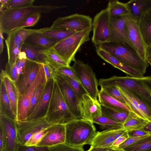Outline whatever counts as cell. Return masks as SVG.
Returning a JSON list of instances; mask_svg holds the SVG:
<instances>
[{
	"mask_svg": "<svg viewBox=\"0 0 151 151\" xmlns=\"http://www.w3.org/2000/svg\"><path fill=\"white\" fill-rule=\"evenodd\" d=\"M147 135L139 137H129L127 138L116 149L123 150L124 148L130 145L138 140L146 137Z\"/></svg>",
	"mask_w": 151,
	"mask_h": 151,
	"instance_id": "cell-50",
	"label": "cell"
},
{
	"mask_svg": "<svg viewBox=\"0 0 151 151\" xmlns=\"http://www.w3.org/2000/svg\"><path fill=\"white\" fill-rule=\"evenodd\" d=\"M39 70L33 83L19 97L16 121L26 120L28 116L32 98L36 88L46 82L43 63H39Z\"/></svg>",
	"mask_w": 151,
	"mask_h": 151,
	"instance_id": "cell-7",
	"label": "cell"
},
{
	"mask_svg": "<svg viewBox=\"0 0 151 151\" xmlns=\"http://www.w3.org/2000/svg\"><path fill=\"white\" fill-rule=\"evenodd\" d=\"M91 29L78 31L75 34L59 42L52 48L63 59L70 64L75 61V55L81 46L90 40Z\"/></svg>",
	"mask_w": 151,
	"mask_h": 151,
	"instance_id": "cell-6",
	"label": "cell"
},
{
	"mask_svg": "<svg viewBox=\"0 0 151 151\" xmlns=\"http://www.w3.org/2000/svg\"><path fill=\"white\" fill-rule=\"evenodd\" d=\"M0 79L4 85L12 110L16 117L18 100L20 94L15 83L7 75L5 70H1Z\"/></svg>",
	"mask_w": 151,
	"mask_h": 151,
	"instance_id": "cell-24",
	"label": "cell"
},
{
	"mask_svg": "<svg viewBox=\"0 0 151 151\" xmlns=\"http://www.w3.org/2000/svg\"><path fill=\"white\" fill-rule=\"evenodd\" d=\"M147 63L151 66V58L147 57Z\"/></svg>",
	"mask_w": 151,
	"mask_h": 151,
	"instance_id": "cell-59",
	"label": "cell"
},
{
	"mask_svg": "<svg viewBox=\"0 0 151 151\" xmlns=\"http://www.w3.org/2000/svg\"><path fill=\"white\" fill-rule=\"evenodd\" d=\"M112 149L111 148L96 147L91 146L89 149L87 151H111Z\"/></svg>",
	"mask_w": 151,
	"mask_h": 151,
	"instance_id": "cell-54",
	"label": "cell"
},
{
	"mask_svg": "<svg viewBox=\"0 0 151 151\" xmlns=\"http://www.w3.org/2000/svg\"><path fill=\"white\" fill-rule=\"evenodd\" d=\"M16 151H49V147L38 146H27L19 143Z\"/></svg>",
	"mask_w": 151,
	"mask_h": 151,
	"instance_id": "cell-48",
	"label": "cell"
},
{
	"mask_svg": "<svg viewBox=\"0 0 151 151\" xmlns=\"http://www.w3.org/2000/svg\"><path fill=\"white\" fill-rule=\"evenodd\" d=\"M16 122L19 143L23 145L33 134L54 124L48 123L45 116Z\"/></svg>",
	"mask_w": 151,
	"mask_h": 151,
	"instance_id": "cell-12",
	"label": "cell"
},
{
	"mask_svg": "<svg viewBox=\"0 0 151 151\" xmlns=\"http://www.w3.org/2000/svg\"><path fill=\"white\" fill-rule=\"evenodd\" d=\"M129 137L127 131L124 134L116 139L113 143L111 148L115 149Z\"/></svg>",
	"mask_w": 151,
	"mask_h": 151,
	"instance_id": "cell-52",
	"label": "cell"
},
{
	"mask_svg": "<svg viewBox=\"0 0 151 151\" xmlns=\"http://www.w3.org/2000/svg\"><path fill=\"white\" fill-rule=\"evenodd\" d=\"M49 151H85L83 147H73L65 143L49 147Z\"/></svg>",
	"mask_w": 151,
	"mask_h": 151,
	"instance_id": "cell-43",
	"label": "cell"
},
{
	"mask_svg": "<svg viewBox=\"0 0 151 151\" xmlns=\"http://www.w3.org/2000/svg\"><path fill=\"white\" fill-rule=\"evenodd\" d=\"M45 117L48 123L52 124L65 125L77 119L66 104L56 79Z\"/></svg>",
	"mask_w": 151,
	"mask_h": 151,
	"instance_id": "cell-5",
	"label": "cell"
},
{
	"mask_svg": "<svg viewBox=\"0 0 151 151\" xmlns=\"http://www.w3.org/2000/svg\"><path fill=\"white\" fill-rule=\"evenodd\" d=\"M127 132L129 137H139L150 134L142 129L127 131Z\"/></svg>",
	"mask_w": 151,
	"mask_h": 151,
	"instance_id": "cell-51",
	"label": "cell"
},
{
	"mask_svg": "<svg viewBox=\"0 0 151 151\" xmlns=\"http://www.w3.org/2000/svg\"><path fill=\"white\" fill-rule=\"evenodd\" d=\"M45 63L50 65L55 69L62 66H70V64L63 59L52 49L40 50Z\"/></svg>",
	"mask_w": 151,
	"mask_h": 151,
	"instance_id": "cell-28",
	"label": "cell"
},
{
	"mask_svg": "<svg viewBox=\"0 0 151 151\" xmlns=\"http://www.w3.org/2000/svg\"><path fill=\"white\" fill-rule=\"evenodd\" d=\"M148 122L133 112L130 111L127 118L123 124V127L127 131L140 129L144 127Z\"/></svg>",
	"mask_w": 151,
	"mask_h": 151,
	"instance_id": "cell-32",
	"label": "cell"
},
{
	"mask_svg": "<svg viewBox=\"0 0 151 151\" xmlns=\"http://www.w3.org/2000/svg\"><path fill=\"white\" fill-rule=\"evenodd\" d=\"M0 115L7 116L16 120V117L12 110L5 87L1 80L0 85Z\"/></svg>",
	"mask_w": 151,
	"mask_h": 151,
	"instance_id": "cell-29",
	"label": "cell"
},
{
	"mask_svg": "<svg viewBox=\"0 0 151 151\" xmlns=\"http://www.w3.org/2000/svg\"><path fill=\"white\" fill-rule=\"evenodd\" d=\"M54 81L51 80L47 81L39 102L32 112L28 116L26 120L45 116L51 99Z\"/></svg>",
	"mask_w": 151,
	"mask_h": 151,
	"instance_id": "cell-22",
	"label": "cell"
},
{
	"mask_svg": "<svg viewBox=\"0 0 151 151\" xmlns=\"http://www.w3.org/2000/svg\"><path fill=\"white\" fill-rule=\"evenodd\" d=\"M131 111L148 122L151 121V110L138 97L128 90L116 86Z\"/></svg>",
	"mask_w": 151,
	"mask_h": 151,
	"instance_id": "cell-15",
	"label": "cell"
},
{
	"mask_svg": "<svg viewBox=\"0 0 151 151\" xmlns=\"http://www.w3.org/2000/svg\"><path fill=\"white\" fill-rule=\"evenodd\" d=\"M40 49L24 44L22 45L21 52H24L27 58L39 63H45L43 55L39 52Z\"/></svg>",
	"mask_w": 151,
	"mask_h": 151,
	"instance_id": "cell-37",
	"label": "cell"
},
{
	"mask_svg": "<svg viewBox=\"0 0 151 151\" xmlns=\"http://www.w3.org/2000/svg\"><path fill=\"white\" fill-rule=\"evenodd\" d=\"M126 3L130 14L138 21L142 12L151 9V0H131Z\"/></svg>",
	"mask_w": 151,
	"mask_h": 151,
	"instance_id": "cell-30",
	"label": "cell"
},
{
	"mask_svg": "<svg viewBox=\"0 0 151 151\" xmlns=\"http://www.w3.org/2000/svg\"><path fill=\"white\" fill-rule=\"evenodd\" d=\"M111 151H124L123 150L112 149Z\"/></svg>",
	"mask_w": 151,
	"mask_h": 151,
	"instance_id": "cell-60",
	"label": "cell"
},
{
	"mask_svg": "<svg viewBox=\"0 0 151 151\" xmlns=\"http://www.w3.org/2000/svg\"><path fill=\"white\" fill-rule=\"evenodd\" d=\"M56 74L61 77L66 82L80 101L84 95L88 94L80 82L61 74L56 70Z\"/></svg>",
	"mask_w": 151,
	"mask_h": 151,
	"instance_id": "cell-36",
	"label": "cell"
},
{
	"mask_svg": "<svg viewBox=\"0 0 151 151\" xmlns=\"http://www.w3.org/2000/svg\"><path fill=\"white\" fill-rule=\"evenodd\" d=\"M127 131L122 128L107 129L100 132H97L91 146L111 148L114 141Z\"/></svg>",
	"mask_w": 151,
	"mask_h": 151,
	"instance_id": "cell-19",
	"label": "cell"
},
{
	"mask_svg": "<svg viewBox=\"0 0 151 151\" xmlns=\"http://www.w3.org/2000/svg\"><path fill=\"white\" fill-rule=\"evenodd\" d=\"M47 130L48 128L35 133L31 137L24 145L27 146H37L47 132Z\"/></svg>",
	"mask_w": 151,
	"mask_h": 151,
	"instance_id": "cell-44",
	"label": "cell"
},
{
	"mask_svg": "<svg viewBox=\"0 0 151 151\" xmlns=\"http://www.w3.org/2000/svg\"><path fill=\"white\" fill-rule=\"evenodd\" d=\"M56 74V80L70 111L77 119H82L79 106L80 100L66 82L61 77Z\"/></svg>",
	"mask_w": 151,
	"mask_h": 151,
	"instance_id": "cell-16",
	"label": "cell"
},
{
	"mask_svg": "<svg viewBox=\"0 0 151 151\" xmlns=\"http://www.w3.org/2000/svg\"><path fill=\"white\" fill-rule=\"evenodd\" d=\"M35 0H10L6 9H18L33 5Z\"/></svg>",
	"mask_w": 151,
	"mask_h": 151,
	"instance_id": "cell-42",
	"label": "cell"
},
{
	"mask_svg": "<svg viewBox=\"0 0 151 151\" xmlns=\"http://www.w3.org/2000/svg\"><path fill=\"white\" fill-rule=\"evenodd\" d=\"M72 67L88 94L93 99H97L99 83L91 67L79 60H76Z\"/></svg>",
	"mask_w": 151,
	"mask_h": 151,
	"instance_id": "cell-8",
	"label": "cell"
},
{
	"mask_svg": "<svg viewBox=\"0 0 151 151\" xmlns=\"http://www.w3.org/2000/svg\"><path fill=\"white\" fill-rule=\"evenodd\" d=\"M92 22V18L89 16L75 14L58 18L50 27L79 31L91 29Z\"/></svg>",
	"mask_w": 151,
	"mask_h": 151,
	"instance_id": "cell-11",
	"label": "cell"
},
{
	"mask_svg": "<svg viewBox=\"0 0 151 151\" xmlns=\"http://www.w3.org/2000/svg\"><path fill=\"white\" fill-rule=\"evenodd\" d=\"M150 95H151V94H150Z\"/></svg>",
	"mask_w": 151,
	"mask_h": 151,
	"instance_id": "cell-61",
	"label": "cell"
},
{
	"mask_svg": "<svg viewBox=\"0 0 151 151\" xmlns=\"http://www.w3.org/2000/svg\"><path fill=\"white\" fill-rule=\"evenodd\" d=\"M59 42L38 32L30 35L25 40L24 44L40 50L52 49Z\"/></svg>",
	"mask_w": 151,
	"mask_h": 151,
	"instance_id": "cell-25",
	"label": "cell"
},
{
	"mask_svg": "<svg viewBox=\"0 0 151 151\" xmlns=\"http://www.w3.org/2000/svg\"><path fill=\"white\" fill-rule=\"evenodd\" d=\"M41 17V14L39 13H35L29 16L21 22L15 29L34 26L37 22Z\"/></svg>",
	"mask_w": 151,
	"mask_h": 151,
	"instance_id": "cell-41",
	"label": "cell"
},
{
	"mask_svg": "<svg viewBox=\"0 0 151 151\" xmlns=\"http://www.w3.org/2000/svg\"><path fill=\"white\" fill-rule=\"evenodd\" d=\"M3 33L0 31V54L2 52L4 47L3 40L4 38L3 37Z\"/></svg>",
	"mask_w": 151,
	"mask_h": 151,
	"instance_id": "cell-56",
	"label": "cell"
},
{
	"mask_svg": "<svg viewBox=\"0 0 151 151\" xmlns=\"http://www.w3.org/2000/svg\"><path fill=\"white\" fill-rule=\"evenodd\" d=\"M27 59L25 53L21 52L16 62L19 76L23 71Z\"/></svg>",
	"mask_w": 151,
	"mask_h": 151,
	"instance_id": "cell-47",
	"label": "cell"
},
{
	"mask_svg": "<svg viewBox=\"0 0 151 151\" xmlns=\"http://www.w3.org/2000/svg\"><path fill=\"white\" fill-rule=\"evenodd\" d=\"M5 70L10 78L15 82L19 77L16 63L13 65H10L7 63L6 64Z\"/></svg>",
	"mask_w": 151,
	"mask_h": 151,
	"instance_id": "cell-46",
	"label": "cell"
},
{
	"mask_svg": "<svg viewBox=\"0 0 151 151\" xmlns=\"http://www.w3.org/2000/svg\"><path fill=\"white\" fill-rule=\"evenodd\" d=\"M96 50L98 55L106 62L133 77L143 76L138 71L128 66L111 55L106 51L96 46Z\"/></svg>",
	"mask_w": 151,
	"mask_h": 151,
	"instance_id": "cell-23",
	"label": "cell"
},
{
	"mask_svg": "<svg viewBox=\"0 0 151 151\" xmlns=\"http://www.w3.org/2000/svg\"><path fill=\"white\" fill-rule=\"evenodd\" d=\"M124 151H150L151 150V134L138 140L126 147Z\"/></svg>",
	"mask_w": 151,
	"mask_h": 151,
	"instance_id": "cell-35",
	"label": "cell"
},
{
	"mask_svg": "<svg viewBox=\"0 0 151 151\" xmlns=\"http://www.w3.org/2000/svg\"><path fill=\"white\" fill-rule=\"evenodd\" d=\"M47 82L39 85L35 89L31 99L27 117L32 113L37 105L45 89Z\"/></svg>",
	"mask_w": 151,
	"mask_h": 151,
	"instance_id": "cell-39",
	"label": "cell"
},
{
	"mask_svg": "<svg viewBox=\"0 0 151 151\" xmlns=\"http://www.w3.org/2000/svg\"><path fill=\"white\" fill-rule=\"evenodd\" d=\"M78 31L50 27L43 28L39 33L53 38L58 42L71 36Z\"/></svg>",
	"mask_w": 151,
	"mask_h": 151,
	"instance_id": "cell-31",
	"label": "cell"
},
{
	"mask_svg": "<svg viewBox=\"0 0 151 151\" xmlns=\"http://www.w3.org/2000/svg\"><path fill=\"white\" fill-rule=\"evenodd\" d=\"M108 42L122 43L133 48L127 36L123 16H110V36Z\"/></svg>",
	"mask_w": 151,
	"mask_h": 151,
	"instance_id": "cell-17",
	"label": "cell"
},
{
	"mask_svg": "<svg viewBox=\"0 0 151 151\" xmlns=\"http://www.w3.org/2000/svg\"><path fill=\"white\" fill-rule=\"evenodd\" d=\"M43 28L40 29H27L22 28L16 29L7 35L5 40L8 55H19L22 47L27 38L32 34L39 32Z\"/></svg>",
	"mask_w": 151,
	"mask_h": 151,
	"instance_id": "cell-13",
	"label": "cell"
},
{
	"mask_svg": "<svg viewBox=\"0 0 151 151\" xmlns=\"http://www.w3.org/2000/svg\"><path fill=\"white\" fill-rule=\"evenodd\" d=\"M123 16L127 36L133 49L142 60L147 62V47L140 32L138 21L130 14Z\"/></svg>",
	"mask_w": 151,
	"mask_h": 151,
	"instance_id": "cell-9",
	"label": "cell"
},
{
	"mask_svg": "<svg viewBox=\"0 0 151 151\" xmlns=\"http://www.w3.org/2000/svg\"><path fill=\"white\" fill-rule=\"evenodd\" d=\"M0 127L3 130L4 135L3 151H16L19 142L16 120L0 115Z\"/></svg>",
	"mask_w": 151,
	"mask_h": 151,
	"instance_id": "cell-14",
	"label": "cell"
},
{
	"mask_svg": "<svg viewBox=\"0 0 151 151\" xmlns=\"http://www.w3.org/2000/svg\"><path fill=\"white\" fill-rule=\"evenodd\" d=\"M47 81L56 79V69L49 64L43 63Z\"/></svg>",
	"mask_w": 151,
	"mask_h": 151,
	"instance_id": "cell-49",
	"label": "cell"
},
{
	"mask_svg": "<svg viewBox=\"0 0 151 151\" xmlns=\"http://www.w3.org/2000/svg\"><path fill=\"white\" fill-rule=\"evenodd\" d=\"M142 129L151 134V121L148 122L146 125Z\"/></svg>",
	"mask_w": 151,
	"mask_h": 151,
	"instance_id": "cell-57",
	"label": "cell"
},
{
	"mask_svg": "<svg viewBox=\"0 0 151 151\" xmlns=\"http://www.w3.org/2000/svg\"><path fill=\"white\" fill-rule=\"evenodd\" d=\"M56 70L61 74L79 81L77 75L72 66L60 67L56 69Z\"/></svg>",
	"mask_w": 151,
	"mask_h": 151,
	"instance_id": "cell-45",
	"label": "cell"
},
{
	"mask_svg": "<svg viewBox=\"0 0 151 151\" xmlns=\"http://www.w3.org/2000/svg\"><path fill=\"white\" fill-rule=\"evenodd\" d=\"M98 97L99 101L102 106L114 109L131 111L126 104L112 98L101 88L99 91Z\"/></svg>",
	"mask_w": 151,
	"mask_h": 151,
	"instance_id": "cell-27",
	"label": "cell"
},
{
	"mask_svg": "<svg viewBox=\"0 0 151 151\" xmlns=\"http://www.w3.org/2000/svg\"><path fill=\"white\" fill-rule=\"evenodd\" d=\"M91 121L93 123L98 124L106 129L123 128L122 123L116 122L102 115L93 118Z\"/></svg>",
	"mask_w": 151,
	"mask_h": 151,
	"instance_id": "cell-38",
	"label": "cell"
},
{
	"mask_svg": "<svg viewBox=\"0 0 151 151\" xmlns=\"http://www.w3.org/2000/svg\"><path fill=\"white\" fill-rule=\"evenodd\" d=\"M65 125L54 124L48 128L47 132L37 146L49 147L65 143Z\"/></svg>",
	"mask_w": 151,
	"mask_h": 151,
	"instance_id": "cell-20",
	"label": "cell"
},
{
	"mask_svg": "<svg viewBox=\"0 0 151 151\" xmlns=\"http://www.w3.org/2000/svg\"><path fill=\"white\" fill-rule=\"evenodd\" d=\"M146 54L147 58V57H149L151 58V46L147 47Z\"/></svg>",
	"mask_w": 151,
	"mask_h": 151,
	"instance_id": "cell-58",
	"label": "cell"
},
{
	"mask_svg": "<svg viewBox=\"0 0 151 151\" xmlns=\"http://www.w3.org/2000/svg\"><path fill=\"white\" fill-rule=\"evenodd\" d=\"M110 18L106 8L101 10L94 17L92 24L91 40L95 45L98 46L108 42L110 36Z\"/></svg>",
	"mask_w": 151,
	"mask_h": 151,
	"instance_id": "cell-10",
	"label": "cell"
},
{
	"mask_svg": "<svg viewBox=\"0 0 151 151\" xmlns=\"http://www.w3.org/2000/svg\"><path fill=\"white\" fill-rule=\"evenodd\" d=\"M138 24L145 44L147 47L151 46V9L142 13Z\"/></svg>",
	"mask_w": 151,
	"mask_h": 151,
	"instance_id": "cell-26",
	"label": "cell"
},
{
	"mask_svg": "<svg viewBox=\"0 0 151 151\" xmlns=\"http://www.w3.org/2000/svg\"></svg>",
	"mask_w": 151,
	"mask_h": 151,
	"instance_id": "cell-62",
	"label": "cell"
},
{
	"mask_svg": "<svg viewBox=\"0 0 151 151\" xmlns=\"http://www.w3.org/2000/svg\"><path fill=\"white\" fill-rule=\"evenodd\" d=\"M97 132L92 122L76 119L65 124V143L73 147L91 145Z\"/></svg>",
	"mask_w": 151,
	"mask_h": 151,
	"instance_id": "cell-3",
	"label": "cell"
},
{
	"mask_svg": "<svg viewBox=\"0 0 151 151\" xmlns=\"http://www.w3.org/2000/svg\"><path fill=\"white\" fill-rule=\"evenodd\" d=\"M98 46L143 75L149 66L147 62L142 60L133 48L124 44L107 42Z\"/></svg>",
	"mask_w": 151,
	"mask_h": 151,
	"instance_id": "cell-4",
	"label": "cell"
},
{
	"mask_svg": "<svg viewBox=\"0 0 151 151\" xmlns=\"http://www.w3.org/2000/svg\"><path fill=\"white\" fill-rule=\"evenodd\" d=\"M79 106L82 119L91 121L93 118L102 116L101 105L97 99H93L88 94L83 96Z\"/></svg>",
	"mask_w": 151,
	"mask_h": 151,
	"instance_id": "cell-21",
	"label": "cell"
},
{
	"mask_svg": "<svg viewBox=\"0 0 151 151\" xmlns=\"http://www.w3.org/2000/svg\"><path fill=\"white\" fill-rule=\"evenodd\" d=\"M101 87L114 85L124 88L138 97L151 110V76L133 77L114 76L99 80Z\"/></svg>",
	"mask_w": 151,
	"mask_h": 151,
	"instance_id": "cell-1",
	"label": "cell"
},
{
	"mask_svg": "<svg viewBox=\"0 0 151 151\" xmlns=\"http://www.w3.org/2000/svg\"><path fill=\"white\" fill-rule=\"evenodd\" d=\"M39 68V63L27 59L23 73L19 75L15 82L20 95L33 83L37 75Z\"/></svg>",
	"mask_w": 151,
	"mask_h": 151,
	"instance_id": "cell-18",
	"label": "cell"
},
{
	"mask_svg": "<svg viewBox=\"0 0 151 151\" xmlns=\"http://www.w3.org/2000/svg\"><path fill=\"white\" fill-rule=\"evenodd\" d=\"M101 88L112 98L122 103L126 104L122 95L116 86L107 85L101 87Z\"/></svg>",
	"mask_w": 151,
	"mask_h": 151,
	"instance_id": "cell-40",
	"label": "cell"
},
{
	"mask_svg": "<svg viewBox=\"0 0 151 151\" xmlns=\"http://www.w3.org/2000/svg\"><path fill=\"white\" fill-rule=\"evenodd\" d=\"M106 9L111 16H123L130 14L127 3L117 0H109Z\"/></svg>",
	"mask_w": 151,
	"mask_h": 151,
	"instance_id": "cell-34",
	"label": "cell"
},
{
	"mask_svg": "<svg viewBox=\"0 0 151 151\" xmlns=\"http://www.w3.org/2000/svg\"><path fill=\"white\" fill-rule=\"evenodd\" d=\"M66 7L50 4L32 5L26 7L5 9L0 12V31L7 35L15 29L17 26L29 16L35 13H49Z\"/></svg>",
	"mask_w": 151,
	"mask_h": 151,
	"instance_id": "cell-2",
	"label": "cell"
},
{
	"mask_svg": "<svg viewBox=\"0 0 151 151\" xmlns=\"http://www.w3.org/2000/svg\"><path fill=\"white\" fill-rule=\"evenodd\" d=\"M4 148V138L2 129L0 127V151H3Z\"/></svg>",
	"mask_w": 151,
	"mask_h": 151,
	"instance_id": "cell-53",
	"label": "cell"
},
{
	"mask_svg": "<svg viewBox=\"0 0 151 151\" xmlns=\"http://www.w3.org/2000/svg\"><path fill=\"white\" fill-rule=\"evenodd\" d=\"M101 106L102 115L116 122L123 124L129 115V111Z\"/></svg>",
	"mask_w": 151,
	"mask_h": 151,
	"instance_id": "cell-33",
	"label": "cell"
},
{
	"mask_svg": "<svg viewBox=\"0 0 151 151\" xmlns=\"http://www.w3.org/2000/svg\"><path fill=\"white\" fill-rule=\"evenodd\" d=\"M10 0H0V12L6 9L7 6Z\"/></svg>",
	"mask_w": 151,
	"mask_h": 151,
	"instance_id": "cell-55",
	"label": "cell"
}]
</instances>
